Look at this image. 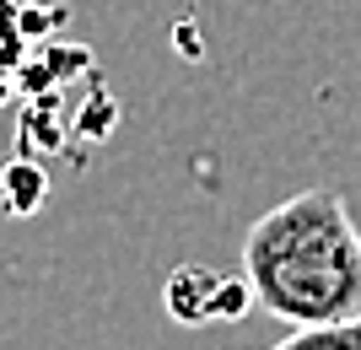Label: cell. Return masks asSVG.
Masks as SVG:
<instances>
[{
    "label": "cell",
    "mask_w": 361,
    "mask_h": 350,
    "mask_svg": "<svg viewBox=\"0 0 361 350\" xmlns=\"http://www.w3.org/2000/svg\"><path fill=\"white\" fill-rule=\"evenodd\" d=\"M243 275L291 329L361 313V227L334 189H302L243 232Z\"/></svg>",
    "instance_id": "obj_1"
},
{
    "label": "cell",
    "mask_w": 361,
    "mask_h": 350,
    "mask_svg": "<svg viewBox=\"0 0 361 350\" xmlns=\"http://www.w3.org/2000/svg\"><path fill=\"white\" fill-rule=\"evenodd\" d=\"M254 302L248 275H221V270H200V264H178L162 286V307L183 329H205V323H226Z\"/></svg>",
    "instance_id": "obj_2"
},
{
    "label": "cell",
    "mask_w": 361,
    "mask_h": 350,
    "mask_svg": "<svg viewBox=\"0 0 361 350\" xmlns=\"http://www.w3.org/2000/svg\"><path fill=\"white\" fill-rule=\"evenodd\" d=\"M27 76V0H0V103Z\"/></svg>",
    "instance_id": "obj_3"
},
{
    "label": "cell",
    "mask_w": 361,
    "mask_h": 350,
    "mask_svg": "<svg viewBox=\"0 0 361 350\" xmlns=\"http://www.w3.org/2000/svg\"><path fill=\"white\" fill-rule=\"evenodd\" d=\"M264 350H361V313L340 323H313V329H291L286 339H275Z\"/></svg>",
    "instance_id": "obj_4"
}]
</instances>
